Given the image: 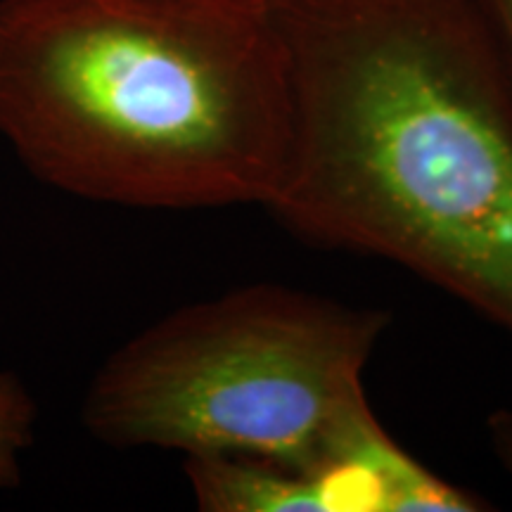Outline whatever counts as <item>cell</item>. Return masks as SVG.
Instances as JSON below:
<instances>
[{
  "label": "cell",
  "instance_id": "obj_1",
  "mask_svg": "<svg viewBox=\"0 0 512 512\" xmlns=\"http://www.w3.org/2000/svg\"><path fill=\"white\" fill-rule=\"evenodd\" d=\"M292 98L266 204L512 337V74L479 0H268Z\"/></svg>",
  "mask_w": 512,
  "mask_h": 512
},
{
  "label": "cell",
  "instance_id": "obj_2",
  "mask_svg": "<svg viewBox=\"0 0 512 512\" xmlns=\"http://www.w3.org/2000/svg\"><path fill=\"white\" fill-rule=\"evenodd\" d=\"M0 138L76 200L266 207L292 138L271 3L0 0Z\"/></svg>",
  "mask_w": 512,
  "mask_h": 512
},
{
  "label": "cell",
  "instance_id": "obj_3",
  "mask_svg": "<svg viewBox=\"0 0 512 512\" xmlns=\"http://www.w3.org/2000/svg\"><path fill=\"white\" fill-rule=\"evenodd\" d=\"M389 313L256 283L181 306L112 351L81 399L100 444L242 456L354 484L401 512L427 467L377 422L366 366Z\"/></svg>",
  "mask_w": 512,
  "mask_h": 512
},
{
  "label": "cell",
  "instance_id": "obj_4",
  "mask_svg": "<svg viewBox=\"0 0 512 512\" xmlns=\"http://www.w3.org/2000/svg\"><path fill=\"white\" fill-rule=\"evenodd\" d=\"M183 472L202 512L366 510L354 484L271 460L183 456Z\"/></svg>",
  "mask_w": 512,
  "mask_h": 512
},
{
  "label": "cell",
  "instance_id": "obj_5",
  "mask_svg": "<svg viewBox=\"0 0 512 512\" xmlns=\"http://www.w3.org/2000/svg\"><path fill=\"white\" fill-rule=\"evenodd\" d=\"M38 413L27 382L0 368V491H15L24 482V458L36 444Z\"/></svg>",
  "mask_w": 512,
  "mask_h": 512
},
{
  "label": "cell",
  "instance_id": "obj_6",
  "mask_svg": "<svg viewBox=\"0 0 512 512\" xmlns=\"http://www.w3.org/2000/svg\"><path fill=\"white\" fill-rule=\"evenodd\" d=\"M486 430H489L491 451L496 453L498 463L512 475V411H494L486 420Z\"/></svg>",
  "mask_w": 512,
  "mask_h": 512
},
{
  "label": "cell",
  "instance_id": "obj_7",
  "mask_svg": "<svg viewBox=\"0 0 512 512\" xmlns=\"http://www.w3.org/2000/svg\"><path fill=\"white\" fill-rule=\"evenodd\" d=\"M501 43L505 62L512 74V0H479Z\"/></svg>",
  "mask_w": 512,
  "mask_h": 512
}]
</instances>
